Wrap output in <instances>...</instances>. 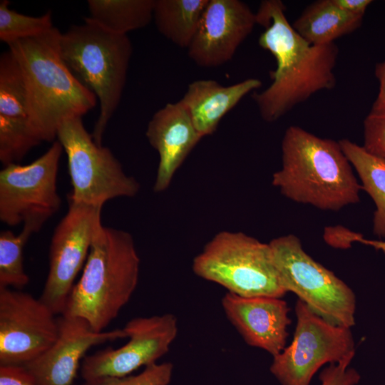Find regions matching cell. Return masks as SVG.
Returning a JSON list of instances; mask_svg holds the SVG:
<instances>
[{
  "label": "cell",
  "instance_id": "1",
  "mask_svg": "<svg viewBox=\"0 0 385 385\" xmlns=\"http://www.w3.org/2000/svg\"><path fill=\"white\" fill-rule=\"evenodd\" d=\"M280 0H265L255 13L264 28L259 45L275 58L271 84L252 96L261 118L273 123L316 93L336 86L334 68L339 48L335 43L313 45L289 24Z\"/></svg>",
  "mask_w": 385,
  "mask_h": 385
},
{
  "label": "cell",
  "instance_id": "2",
  "mask_svg": "<svg viewBox=\"0 0 385 385\" xmlns=\"http://www.w3.org/2000/svg\"><path fill=\"white\" fill-rule=\"evenodd\" d=\"M281 148L282 166L272 184L284 197L329 211L359 202L361 185L339 141L291 125Z\"/></svg>",
  "mask_w": 385,
  "mask_h": 385
},
{
  "label": "cell",
  "instance_id": "3",
  "mask_svg": "<svg viewBox=\"0 0 385 385\" xmlns=\"http://www.w3.org/2000/svg\"><path fill=\"white\" fill-rule=\"evenodd\" d=\"M61 35L54 26L40 35L7 44L21 68L31 124L41 142L55 141L63 120L83 117L97 103L96 96L64 62Z\"/></svg>",
  "mask_w": 385,
  "mask_h": 385
},
{
  "label": "cell",
  "instance_id": "4",
  "mask_svg": "<svg viewBox=\"0 0 385 385\" xmlns=\"http://www.w3.org/2000/svg\"><path fill=\"white\" fill-rule=\"evenodd\" d=\"M140 264L131 234L101 225L62 314L82 318L95 331H106L134 293Z\"/></svg>",
  "mask_w": 385,
  "mask_h": 385
},
{
  "label": "cell",
  "instance_id": "5",
  "mask_svg": "<svg viewBox=\"0 0 385 385\" xmlns=\"http://www.w3.org/2000/svg\"><path fill=\"white\" fill-rule=\"evenodd\" d=\"M61 56L78 81L100 104L91 135L102 145L103 134L115 112L125 87L132 56L128 35L110 32L88 17L72 25L60 37Z\"/></svg>",
  "mask_w": 385,
  "mask_h": 385
},
{
  "label": "cell",
  "instance_id": "6",
  "mask_svg": "<svg viewBox=\"0 0 385 385\" xmlns=\"http://www.w3.org/2000/svg\"><path fill=\"white\" fill-rule=\"evenodd\" d=\"M193 272L243 297L282 298V287L269 243L242 232L217 233L193 259Z\"/></svg>",
  "mask_w": 385,
  "mask_h": 385
},
{
  "label": "cell",
  "instance_id": "7",
  "mask_svg": "<svg viewBox=\"0 0 385 385\" xmlns=\"http://www.w3.org/2000/svg\"><path fill=\"white\" fill-rule=\"evenodd\" d=\"M269 244L280 284L286 292L297 294L313 312L332 324L349 328L355 324L353 290L311 257L297 236H280Z\"/></svg>",
  "mask_w": 385,
  "mask_h": 385
},
{
  "label": "cell",
  "instance_id": "8",
  "mask_svg": "<svg viewBox=\"0 0 385 385\" xmlns=\"http://www.w3.org/2000/svg\"><path fill=\"white\" fill-rule=\"evenodd\" d=\"M65 151L72 185L70 202L102 207L117 197H133L140 184L128 175L111 150L98 145L82 117L63 120L57 138Z\"/></svg>",
  "mask_w": 385,
  "mask_h": 385
},
{
  "label": "cell",
  "instance_id": "9",
  "mask_svg": "<svg viewBox=\"0 0 385 385\" xmlns=\"http://www.w3.org/2000/svg\"><path fill=\"white\" fill-rule=\"evenodd\" d=\"M297 325L291 344L272 356L270 370L281 385H309L325 364H335L355 354L351 328L336 325L298 299Z\"/></svg>",
  "mask_w": 385,
  "mask_h": 385
},
{
  "label": "cell",
  "instance_id": "10",
  "mask_svg": "<svg viewBox=\"0 0 385 385\" xmlns=\"http://www.w3.org/2000/svg\"><path fill=\"white\" fill-rule=\"evenodd\" d=\"M63 151L58 140L34 161L11 163L0 171V220L9 225H33L38 231L61 205L57 174Z\"/></svg>",
  "mask_w": 385,
  "mask_h": 385
},
{
  "label": "cell",
  "instance_id": "11",
  "mask_svg": "<svg viewBox=\"0 0 385 385\" xmlns=\"http://www.w3.org/2000/svg\"><path fill=\"white\" fill-rule=\"evenodd\" d=\"M101 210L70 202L67 213L54 230L48 275L39 298L56 315L63 313L76 277L84 267L96 232L102 225Z\"/></svg>",
  "mask_w": 385,
  "mask_h": 385
},
{
  "label": "cell",
  "instance_id": "12",
  "mask_svg": "<svg viewBox=\"0 0 385 385\" xmlns=\"http://www.w3.org/2000/svg\"><path fill=\"white\" fill-rule=\"evenodd\" d=\"M56 314L40 299L0 287V365L25 366L57 338Z\"/></svg>",
  "mask_w": 385,
  "mask_h": 385
},
{
  "label": "cell",
  "instance_id": "13",
  "mask_svg": "<svg viewBox=\"0 0 385 385\" xmlns=\"http://www.w3.org/2000/svg\"><path fill=\"white\" fill-rule=\"evenodd\" d=\"M128 342L86 356L81 376L86 381L130 375L142 366L157 363L169 351L178 334V320L173 314L135 317L123 328Z\"/></svg>",
  "mask_w": 385,
  "mask_h": 385
},
{
  "label": "cell",
  "instance_id": "14",
  "mask_svg": "<svg viewBox=\"0 0 385 385\" xmlns=\"http://www.w3.org/2000/svg\"><path fill=\"white\" fill-rule=\"evenodd\" d=\"M257 24L256 14L240 0H209L188 46L197 66L212 68L230 61Z\"/></svg>",
  "mask_w": 385,
  "mask_h": 385
},
{
  "label": "cell",
  "instance_id": "15",
  "mask_svg": "<svg viewBox=\"0 0 385 385\" xmlns=\"http://www.w3.org/2000/svg\"><path fill=\"white\" fill-rule=\"evenodd\" d=\"M53 344L23 366L38 385H73L86 352L92 346L125 338L123 329L97 332L83 319L61 314Z\"/></svg>",
  "mask_w": 385,
  "mask_h": 385
},
{
  "label": "cell",
  "instance_id": "16",
  "mask_svg": "<svg viewBox=\"0 0 385 385\" xmlns=\"http://www.w3.org/2000/svg\"><path fill=\"white\" fill-rule=\"evenodd\" d=\"M41 143L31 124L21 68L9 49L0 57V160L4 166L18 163Z\"/></svg>",
  "mask_w": 385,
  "mask_h": 385
},
{
  "label": "cell",
  "instance_id": "17",
  "mask_svg": "<svg viewBox=\"0 0 385 385\" xmlns=\"http://www.w3.org/2000/svg\"><path fill=\"white\" fill-rule=\"evenodd\" d=\"M223 311L232 326L250 346L272 356L286 346L289 308L279 297H243L227 292L222 298Z\"/></svg>",
  "mask_w": 385,
  "mask_h": 385
},
{
  "label": "cell",
  "instance_id": "18",
  "mask_svg": "<svg viewBox=\"0 0 385 385\" xmlns=\"http://www.w3.org/2000/svg\"><path fill=\"white\" fill-rule=\"evenodd\" d=\"M145 135L159 155L153 190L161 192L170 186L175 173L202 137L179 101L167 103L153 114Z\"/></svg>",
  "mask_w": 385,
  "mask_h": 385
},
{
  "label": "cell",
  "instance_id": "19",
  "mask_svg": "<svg viewBox=\"0 0 385 385\" xmlns=\"http://www.w3.org/2000/svg\"><path fill=\"white\" fill-rule=\"evenodd\" d=\"M261 86V81L255 78L227 86L214 80H197L188 85L179 102L203 138L212 135L224 115Z\"/></svg>",
  "mask_w": 385,
  "mask_h": 385
},
{
  "label": "cell",
  "instance_id": "20",
  "mask_svg": "<svg viewBox=\"0 0 385 385\" xmlns=\"http://www.w3.org/2000/svg\"><path fill=\"white\" fill-rule=\"evenodd\" d=\"M363 18L342 11L332 0H319L309 4L292 25L309 43L319 46L354 32Z\"/></svg>",
  "mask_w": 385,
  "mask_h": 385
},
{
  "label": "cell",
  "instance_id": "21",
  "mask_svg": "<svg viewBox=\"0 0 385 385\" xmlns=\"http://www.w3.org/2000/svg\"><path fill=\"white\" fill-rule=\"evenodd\" d=\"M346 157L360 180L361 190L371 197L375 205L373 232L385 239V159L368 152L349 139L339 140Z\"/></svg>",
  "mask_w": 385,
  "mask_h": 385
},
{
  "label": "cell",
  "instance_id": "22",
  "mask_svg": "<svg viewBox=\"0 0 385 385\" xmlns=\"http://www.w3.org/2000/svg\"><path fill=\"white\" fill-rule=\"evenodd\" d=\"M209 0H155L153 19L160 34L188 48Z\"/></svg>",
  "mask_w": 385,
  "mask_h": 385
},
{
  "label": "cell",
  "instance_id": "23",
  "mask_svg": "<svg viewBox=\"0 0 385 385\" xmlns=\"http://www.w3.org/2000/svg\"><path fill=\"white\" fill-rule=\"evenodd\" d=\"M155 0H88L91 21L116 34L145 27L153 19Z\"/></svg>",
  "mask_w": 385,
  "mask_h": 385
},
{
  "label": "cell",
  "instance_id": "24",
  "mask_svg": "<svg viewBox=\"0 0 385 385\" xmlns=\"http://www.w3.org/2000/svg\"><path fill=\"white\" fill-rule=\"evenodd\" d=\"M37 230L24 224L22 230L14 234L11 230L0 232V287L21 290L29 281L24 268V248L31 235Z\"/></svg>",
  "mask_w": 385,
  "mask_h": 385
},
{
  "label": "cell",
  "instance_id": "25",
  "mask_svg": "<svg viewBox=\"0 0 385 385\" xmlns=\"http://www.w3.org/2000/svg\"><path fill=\"white\" fill-rule=\"evenodd\" d=\"M9 1H0V40L9 44L13 41L36 36L51 29V11L41 16L25 15L13 10Z\"/></svg>",
  "mask_w": 385,
  "mask_h": 385
},
{
  "label": "cell",
  "instance_id": "26",
  "mask_svg": "<svg viewBox=\"0 0 385 385\" xmlns=\"http://www.w3.org/2000/svg\"><path fill=\"white\" fill-rule=\"evenodd\" d=\"M173 365L170 362L155 363L144 367L136 375L121 377H103L86 381L83 385H168Z\"/></svg>",
  "mask_w": 385,
  "mask_h": 385
},
{
  "label": "cell",
  "instance_id": "27",
  "mask_svg": "<svg viewBox=\"0 0 385 385\" xmlns=\"http://www.w3.org/2000/svg\"><path fill=\"white\" fill-rule=\"evenodd\" d=\"M370 153L385 159V108H371L364 120V143Z\"/></svg>",
  "mask_w": 385,
  "mask_h": 385
},
{
  "label": "cell",
  "instance_id": "28",
  "mask_svg": "<svg viewBox=\"0 0 385 385\" xmlns=\"http://www.w3.org/2000/svg\"><path fill=\"white\" fill-rule=\"evenodd\" d=\"M354 356V354H350L324 369L319 374L322 385H357L361 376L356 369L349 366Z\"/></svg>",
  "mask_w": 385,
  "mask_h": 385
},
{
  "label": "cell",
  "instance_id": "29",
  "mask_svg": "<svg viewBox=\"0 0 385 385\" xmlns=\"http://www.w3.org/2000/svg\"><path fill=\"white\" fill-rule=\"evenodd\" d=\"M0 385H38L23 366L0 365Z\"/></svg>",
  "mask_w": 385,
  "mask_h": 385
},
{
  "label": "cell",
  "instance_id": "30",
  "mask_svg": "<svg viewBox=\"0 0 385 385\" xmlns=\"http://www.w3.org/2000/svg\"><path fill=\"white\" fill-rule=\"evenodd\" d=\"M333 3L342 11L354 16H364L371 0H332Z\"/></svg>",
  "mask_w": 385,
  "mask_h": 385
},
{
  "label": "cell",
  "instance_id": "31",
  "mask_svg": "<svg viewBox=\"0 0 385 385\" xmlns=\"http://www.w3.org/2000/svg\"><path fill=\"white\" fill-rule=\"evenodd\" d=\"M374 73L379 82V91L371 108L381 109L385 108V60L376 65Z\"/></svg>",
  "mask_w": 385,
  "mask_h": 385
},
{
  "label": "cell",
  "instance_id": "32",
  "mask_svg": "<svg viewBox=\"0 0 385 385\" xmlns=\"http://www.w3.org/2000/svg\"><path fill=\"white\" fill-rule=\"evenodd\" d=\"M349 242H360L365 245L371 246L376 250H379L385 253V240H369L364 238L361 234L351 231L349 235Z\"/></svg>",
  "mask_w": 385,
  "mask_h": 385
}]
</instances>
